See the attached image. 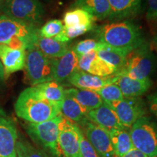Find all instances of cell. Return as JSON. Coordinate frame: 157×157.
<instances>
[{"label":"cell","mask_w":157,"mask_h":157,"mask_svg":"<svg viewBox=\"0 0 157 157\" xmlns=\"http://www.w3.org/2000/svg\"><path fill=\"white\" fill-rule=\"evenodd\" d=\"M5 79V71H4L3 65L2 63V62H0V83L2 82Z\"/></svg>","instance_id":"cell-37"},{"label":"cell","mask_w":157,"mask_h":157,"mask_svg":"<svg viewBox=\"0 0 157 157\" xmlns=\"http://www.w3.org/2000/svg\"><path fill=\"white\" fill-rule=\"evenodd\" d=\"M5 3V0H0V13H2Z\"/></svg>","instance_id":"cell-38"},{"label":"cell","mask_w":157,"mask_h":157,"mask_svg":"<svg viewBox=\"0 0 157 157\" xmlns=\"http://www.w3.org/2000/svg\"><path fill=\"white\" fill-rule=\"evenodd\" d=\"M149 109L157 117V90L148 97Z\"/></svg>","instance_id":"cell-35"},{"label":"cell","mask_w":157,"mask_h":157,"mask_svg":"<svg viewBox=\"0 0 157 157\" xmlns=\"http://www.w3.org/2000/svg\"><path fill=\"white\" fill-rule=\"evenodd\" d=\"M39 29L33 25L17 21L5 15H0V44H7L13 37L28 40L34 45Z\"/></svg>","instance_id":"cell-9"},{"label":"cell","mask_w":157,"mask_h":157,"mask_svg":"<svg viewBox=\"0 0 157 157\" xmlns=\"http://www.w3.org/2000/svg\"><path fill=\"white\" fill-rule=\"evenodd\" d=\"M121 157H147L144 154L140 152L136 148H132L130 151H129L127 154H126L124 156Z\"/></svg>","instance_id":"cell-36"},{"label":"cell","mask_w":157,"mask_h":157,"mask_svg":"<svg viewBox=\"0 0 157 157\" xmlns=\"http://www.w3.org/2000/svg\"><path fill=\"white\" fill-rule=\"evenodd\" d=\"M54 60L43 54L34 45L27 49L24 68L29 83L36 86L52 81Z\"/></svg>","instance_id":"cell-5"},{"label":"cell","mask_w":157,"mask_h":157,"mask_svg":"<svg viewBox=\"0 0 157 157\" xmlns=\"http://www.w3.org/2000/svg\"><path fill=\"white\" fill-rule=\"evenodd\" d=\"M62 115L60 114L44 122H28L25 125V130L32 140L52 157H63L58 143L59 124Z\"/></svg>","instance_id":"cell-3"},{"label":"cell","mask_w":157,"mask_h":157,"mask_svg":"<svg viewBox=\"0 0 157 157\" xmlns=\"http://www.w3.org/2000/svg\"><path fill=\"white\" fill-rule=\"evenodd\" d=\"M109 18L122 20L134 17L140 10L142 0H109Z\"/></svg>","instance_id":"cell-19"},{"label":"cell","mask_w":157,"mask_h":157,"mask_svg":"<svg viewBox=\"0 0 157 157\" xmlns=\"http://www.w3.org/2000/svg\"><path fill=\"white\" fill-rule=\"evenodd\" d=\"M80 127L63 117L59 124L58 143L63 157H81L78 132Z\"/></svg>","instance_id":"cell-11"},{"label":"cell","mask_w":157,"mask_h":157,"mask_svg":"<svg viewBox=\"0 0 157 157\" xmlns=\"http://www.w3.org/2000/svg\"><path fill=\"white\" fill-rule=\"evenodd\" d=\"M26 50H14L5 44H0V60L2 63L5 78L24 68Z\"/></svg>","instance_id":"cell-17"},{"label":"cell","mask_w":157,"mask_h":157,"mask_svg":"<svg viewBox=\"0 0 157 157\" xmlns=\"http://www.w3.org/2000/svg\"><path fill=\"white\" fill-rule=\"evenodd\" d=\"M95 92L101 96L103 101L105 103L121 101L124 98L121 90L116 84L104 86L100 89L95 90Z\"/></svg>","instance_id":"cell-29"},{"label":"cell","mask_w":157,"mask_h":157,"mask_svg":"<svg viewBox=\"0 0 157 157\" xmlns=\"http://www.w3.org/2000/svg\"><path fill=\"white\" fill-rule=\"evenodd\" d=\"M73 7L87 11L95 20L106 19L110 15L109 0H76Z\"/></svg>","instance_id":"cell-24"},{"label":"cell","mask_w":157,"mask_h":157,"mask_svg":"<svg viewBox=\"0 0 157 157\" xmlns=\"http://www.w3.org/2000/svg\"><path fill=\"white\" fill-rule=\"evenodd\" d=\"M78 69L101 77H108L117 74L115 68L100 58L95 50L90 51L80 57Z\"/></svg>","instance_id":"cell-13"},{"label":"cell","mask_w":157,"mask_h":157,"mask_svg":"<svg viewBox=\"0 0 157 157\" xmlns=\"http://www.w3.org/2000/svg\"><path fill=\"white\" fill-rule=\"evenodd\" d=\"M65 92L66 95L74 98L87 111L100 107L104 102L101 96L93 90L69 88Z\"/></svg>","instance_id":"cell-22"},{"label":"cell","mask_w":157,"mask_h":157,"mask_svg":"<svg viewBox=\"0 0 157 157\" xmlns=\"http://www.w3.org/2000/svg\"><path fill=\"white\" fill-rule=\"evenodd\" d=\"M94 32L98 42L111 48L130 52L145 42L141 31L129 21L113 22L98 26Z\"/></svg>","instance_id":"cell-2"},{"label":"cell","mask_w":157,"mask_h":157,"mask_svg":"<svg viewBox=\"0 0 157 157\" xmlns=\"http://www.w3.org/2000/svg\"><path fill=\"white\" fill-rule=\"evenodd\" d=\"M15 111L29 123H41L60 114V105L48 101L36 86L28 87L20 94L15 104Z\"/></svg>","instance_id":"cell-1"},{"label":"cell","mask_w":157,"mask_h":157,"mask_svg":"<svg viewBox=\"0 0 157 157\" xmlns=\"http://www.w3.org/2000/svg\"><path fill=\"white\" fill-rule=\"evenodd\" d=\"M129 129H112L109 131L114 151V157L124 156L134 148Z\"/></svg>","instance_id":"cell-23"},{"label":"cell","mask_w":157,"mask_h":157,"mask_svg":"<svg viewBox=\"0 0 157 157\" xmlns=\"http://www.w3.org/2000/svg\"><path fill=\"white\" fill-rule=\"evenodd\" d=\"M78 138H79V148L81 157H101L95 150V148H93V146L86 138L81 128L78 132Z\"/></svg>","instance_id":"cell-32"},{"label":"cell","mask_w":157,"mask_h":157,"mask_svg":"<svg viewBox=\"0 0 157 157\" xmlns=\"http://www.w3.org/2000/svg\"><path fill=\"white\" fill-rule=\"evenodd\" d=\"M34 46L38 48L43 54L50 58H59L70 49L67 42H61L52 38H44L37 35Z\"/></svg>","instance_id":"cell-20"},{"label":"cell","mask_w":157,"mask_h":157,"mask_svg":"<svg viewBox=\"0 0 157 157\" xmlns=\"http://www.w3.org/2000/svg\"><path fill=\"white\" fill-rule=\"evenodd\" d=\"M16 153L17 157H52L42 149L34 147L22 137L17 138Z\"/></svg>","instance_id":"cell-28"},{"label":"cell","mask_w":157,"mask_h":157,"mask_svg":"<svg viewBox=\"0 0 157 157\" xmlns=\"http://www.w3.org/2000/svg\"><path fill=\"white\" fill-rule=\"evenodd\" d=\"M17 138L15 123L0 109V157H17Z\"/></svg>","instance_id":"cell-12"},{"label":"cell","mask_w":157,"mask_h":157,"mask_svg":"<svg viewBox=\"0 0 157 157\" xmlns=\"http://www.w3.org/2000/svg\"><path fill=\"white\" fill-rule=\"evenodd\" d=\"M79 57L74 52L73 48L59 58H55L52 80L62 84L68 79L78 69Z\"/></svg>","instance_id":"cell-14"},{"label":"cell","mask_w":157,"mask_h":157,"mask_svg":"<svg viewBox=\"0 0 157 157\" xmlns=\"http://www.w3.org/2000/svg\"><path fill=\"white\" fill-rule=\"evenodd\" d=\"M2 13L36 27L42 23L44 10L39 0H5Z\"/></svg>","instance_id":"cell-7"},{"label":"cell","mask_w":157,"mask_h":157,"mask_svg":"<svg viewBox=\"0 0 157 157\" xmlns=\"http://www.w3.org/2000/svg\"><path fill=\"white\" fill-rule=\"evenodd\" d=\"M147 18L157 23V0H147Z\"/></svg>","instance_id":"cell-34"},{"label":"cell","mask_w":157,"mask_h":157,"mask_svg":"<svg viewBox=\"0 0 157 157\" xmlns=\"http://www.w3.org/2000/svg\"><path fill=\"white\" fill-rule=\"evenodd\" d=\"M133 147L147 157H157V124L143 116L129 128Z\"/></svg>","instance_id":"cell-6"},{"label":"cell","mask_w":157,"mask_h":157,"mask_svg":"<svg viewBox=\"0 0 157 157\" xmlns=\"http://www.w3.org/2000/svg\"><path fill=\"white\" fill-rule=\"evenodd\" d=\"M87 117L89 120L108 131L125 128L121 125L115 111L105 102L97 109L88 111Z\"/></svg>","instance_id":"cell-16"},{"label":"cell","mask_w":157,"mask_h":157,"mask_svg":"<svg viewBox=\"0 0 157 157\" xmlns=\"http://www.w3.org/2000/svg\"><path fill=\"white\" fill-rule=\"evenodd\" d=\"M118 76H111L108 77H101L90 74L83 71L78 70L68 79V82L78 89L95 90L104 86L115 84Z\"/></svg>","instance_id":"cell-15"},{"label":"cell","mask_w":157,"mask_h":157,"mask_svg":"<svg viewBox=\"0 0 157 157\" xmlns=\"http://www.w3.org/2000/svg\"><path fill=\"white\" fill-rule=\"evenodd\" d=\"M116 84L121 90L124 98H139L151 87V79L139 80L129 77L125 74H119Z\"/></svg>","instance_id":"cell-18"},{"label":"cell","mask_w":157,"mask_h":157,"mask_svg":"<svg viewBox=\"0 0 157 157\" xmlns=\"http://www.w3.org/2000/svg\"><path fill=\"white\" fill-rule=\"evenodd\" d=\"M129 52L128 51L111 48L104 44L103 48L97 51L98 56L115 68L117 74L123 68Z\"/></svg>","instance_id":"cell-25"},{"label":"cell","mask_w":157,"mask_h":157,"mask_svg":"<svg viewBox=\"0 0 157 157\" xmlns=\"http://www.w3.org/2000/svg\"><path fill=\"white\" fill-rule=\"evenodd\" d=\"M103 47V43L96 41L95 39H87L85 40L81 41L78 42L73 49L76 54L79 57H81L83 55L87 53L90 51H98L100 49H101Z\"/></svg>","instance_id":"cell-31"},{"label":"cell","mask_w":157,"mask_h":157,"mask_svg":"<svg viewBox=\"0 0 157 157\" xmlns=\"http://www.w3.org/2000/svg\"><path fill=\"white\" fill-rule=\"evenodd\" d=\"M88 111L82 106L74 98L65 95L60 104V114L68 120L76 124H80L87 119Z\"/></svg>","instance_id":"cell-21"},{"label":"cell","mask_w":157,"mask_h":157,"mask_svg":"<svg viewBox=\"0 0 157 157\" xmlns=\"http://www.w3.org/2000/svg\"><path fill=\"white\" fill-rule=\"evenodd\" d=\"M64 25L60 20H51L39 30V34L44 38L54 39L63 31Z\"/></svg>","instance_id":"cell-30"},{"label":"cell","mask_w":157,"mask_h":157,"mask_svg":"<svg viewBox=\"0 0 157 157\" xmlns=\"http://www.w3.org/2000/svg\"><path fill=\"white\" fill-rule=\"evenodd\" d=\"M93 29V25H82V26L76 27H65L64 26V33L67 38L71 39L76 38L80 35L85 34L86 32L89 31Z\"/></svg>","instance_id":"cell-33"},{"label":"cell","mask_w":157,"mask_h":157,"mask_svg":"<svg viewBox=\"0 0 157 157\" xmlns=\"http://www.w3.org/2000/svg\"><path fill=\"white\" fill-rule=\"evenodd\" d=\"M106 103L117 113L121 125L127 129L146 114V105L140 98H124L121 101Z\"/></svg>","instance_id":"cell-8"},{"label":"cell","mask_w":157,"mask_h":157,"mask_svg":"<svg viewBox=\"0 0 157 157\" xmlns=\"http://www.w3.org/2000/svg\"><path fill=\"white\" fill-rule=\"evenodd\" d=\"M94 17L87 11L81 8H74L66 12L63 17L65 27H76L93 25Z\"/></svg>","instance_id":"cell-26"},{"label":"cell","mask_w":157,"mask_h":157,"mask_svg":"<svg viewBox=\"0 0 157 157\" xmlns=\"http://www.w3.org/2000/svg\"><path fill=\"white\" fill-rule=\"evenodd\" d=\"M86 138L101 157H114V151L109 131L86 119L80 124Z\"/></svg>","instance_id":"cell-10"},{"label":"cell","mask_w":157,"mask_h":157,"mask_svg":"<svg viewBox=\"0 0 157 157\" xmlns=\"http://www.w3.org/2000/svg\"><path fill=\"white\" fill-rule=\"evenodd\" d=\"M36 87L48 101L60 105L66 95V92H65L66 90L64 89L61 84L52 80V81L38 84V85H36Z\"/></svg>","instance_id":"cell-27"},{"label":"cell","mask_w":157,"mask_h":157,"mask_svg":"<svg viewBox=\"0 0 157 157\" xmlns=\"http://www.w3.org/2000/svg\"><path fill=\"white\" fill-rule=\"evenodd\" d=\"M153 41H154V44L155 48H156V49L157 50V33L155 34V36H154V39H153Z\"/></svg>","instance_id":"cell-39"},{"label":"cell","mask_w":157,"mask_h":157,"mask_svg":"<svg viewBox=\"0 0 157 157\" xmlns=\"http://www.w3.org/2000/svg\"><path fill=\"white\" fill-rule=\"evenodd\" d=\"M154 62L151 50L148 44L144 42L129 52L123 68L116 75L125 74L134 79H151L150 76L154 71Z\"/></svg>","instance_id":"cell-4"}]
</instances>
